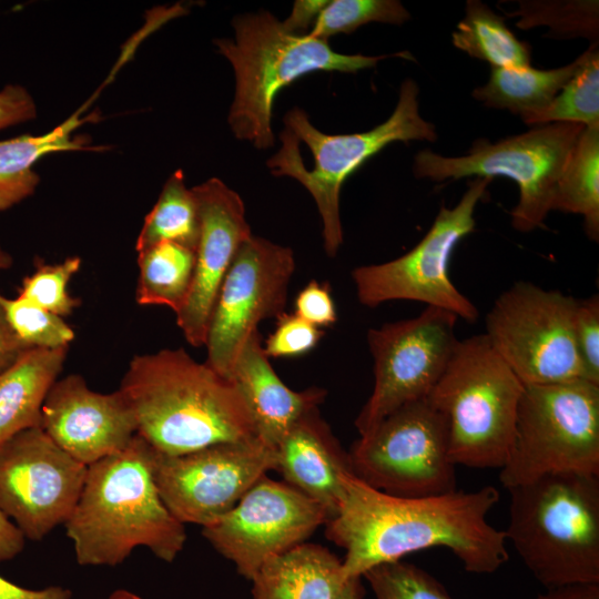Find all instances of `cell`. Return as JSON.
Segmentation results:
<instances>
[{
  "label": "cell",
  "instance_id": "6",
  "mask_svg": "<svg viewBox=\"0 0 599 599\" xmlns=\"http://www.w3.org/2000/svg\"><path fill=\"white\" fill-rule=\"evenodd\" d=\"M418 94L417 83L406 79L392 115L361 133L327 134L311 123L304 110L294 108L286 113L282 146L266 164L273 175L295 179L313 196L328 256L334 257L343 243L339 193L347 177L393 142L437 140L434 124L419 113Z\"/></svg>",
  "mask_w": 599,
  "mask_h": 599
},
{
  "label": "cell",
  "instance_id": "19",
  "mask_svg": "<svg viewBox=\"0 0 599 599\" xmlns=\"http://www.w3.org/2000/svg\"><path fill=\"white\" fill-rule=\"evenodd\" d=\"M40 427L85 466L121 451L138 434L134 412L122 392H94L78 374L53 384L42 407Z\"/></svg>",
  "mask_w": 599,
  "mask_h": 599
},
{
  "label": "cell",
  "instance_id": "17",
  "mask_svg": "<svg viewBox=\"0 0 599 599\" xmlns=\"http://www.w3.org/2000/svg\"><path fill=\"white\" fill-rule=\"evenodd\" d=\"M327 521L318 502L264 475L233 508L202 527V535L252 580L267 560L303 544Z\"/></svg>",
  "mask_w": 599,
  "mask_h": 599
},
{
  "label": "cell",
  "instance_id": "34",
  "mask_svg": "<svg viewBox=\"0 0 599 599\" xmlns=\"http://www.w3.org/2000/svg\"><path fill=\"white\" fill-rule=\"evenodd\" d=\"M81 258L70 256L58 263L35 262V270L22 280L18 296L64 318L81 304L70 295L68 285L80 268Z\"/></svg>",
  "mask_w": 599,
  "mask_h": 599
},
{
  "label": "cell",
  "instance_id": "12",
  "mask_svg": "<svg viewBox=\"0 0 599 599\" xmlns=\"http://www.w3.org/2000/svg\"><path fill=\"white\" fill-rule=\"evenodd\" d=\"M491 177H477L454 207H440L424 237L404 255L352 271L359 303L374 308L389 301H415L474 323L476 305L453 283L448 265L457 244L475 229V210Z\"/></svg>",
  "mask_w": 599,
  "mask_h": 599
},
{
  "label": "cell",
  "instance_id": "13",
  "mask_svg": "<svg viewBox=\"0 0 599 599\" xmlns=\"http://www.w3.org/2000/svg\"><path fill=\"white\" fill-rule=\"evenodd\" d=\"M458 317L426 306L417 316L370 328L374 388L355 419L359 436L405 404L429 396L459 341Z\"/></svg>",
  "mask_w": 599,
  "mask_h": 599
},
{
  "label": "cell",
  "instance_id": "27",
  "mask_svg": "<svg viewBox=\"0 0 599 599\" xmlns=\"http://www.w3.org/2000/svg\"><path fill=\"white\" fill-rule=\"evenodd\" d=\"M580 214L587 236L599 240V128L579 135L557 182L551 211Z\"/></svg>",
  "mask_w": 599,
  "mask_h": 599
},
{
  "label": "cell",
  "instance_id": "1",
  "mask_svg": "<svg viewBox=\"0 0 599 599\" xmlns=\"http://www.w3.org/2000/svg\"><path fill=\"white\" fill-rule=\"evenodd\" d=\"M344 486L341 508L326 522V537L346 550L342 560L346 580L434 547L447 548L474 573H491L509 559L505 531L487 519L499 501L493 486L399 497L370 487L353 473L345 476Z\"/></svg>",
  "mask_w": 599,
  "mask_h": 599
},
{
  "label": "cell",
  "instance_id": "33",
  "mask_svg": "<svg viewBox=\"0 0 599 599\" xmlns=\"http://www.w3.org/2000/svg\"><path fill=\"white\" fill-rule=\"evenodd\" d=\"M0 304L13 333L28 348L69 347L75 337L62 317L26 298L0 293Z\"/></svg>",
  "mask_w": 599,
  "mask_h": 599
},
{
  "label": "cell",
  "instance_id": "38",
  "mask_svg": "<svg viewBox=\"0 0 599 599\" xmlns=\"http://www.w3.org/2000/svg\"><path fill=\"white\" fill-rule=\"evenodd\" d=\"M294 307V314L318 328L332 326L337 321L336 307L326 283L309 282L297 294Z\"/></svg>",
  "mask_w": 599,
  "mask_h": 599
},
{
  "label": "cell",
  "instance_id": "32",
  "mask_svg": "<svg viewBox=\"0 0 599 599\" xmlns=\"http://www.w3.org/2000/svg\"><path fill=\"white\" fill-rule=\"evenodd\" d=\"M410 19L396 0H333L323 9L308 35L322 40L339 33H352L370 22L403 24Z\"/></svg>",
  "mask_w": 599,
  "mask_h": 599
},
{
  "label": "cell",
  "instance_id": "5",
  "mask_svg": "<svg viewBox=\"0 0 599 599\" xmlns=\"http://www.w3.org/2000/svg\"><path fill=\"white\" fill-rule=\"evenodd\" d=\"M232 24L234 39L214 40L235 74L227 122L236 139L260 150L274 144L273 104L284 87L313 71L355 73L389 57L338 53L327 40L290 33L267 11L237 16Z\"/></svg>",
  "mask_w": 599,
  "mask_h": 599
},
{
  "label": "cell",
  "instance_id": "8",
  "mask_svg": "<svg viewBox=\"0 0 599 599\" xmlns=\"http://www.w3.org/2000/svg\"><path fill=\"white\" fill-rule=\"evenodd\" d=\"M499 470L506 489L550 474L599 475V386L585 379L525 386Z\"/></svg>",
  "mask_w": 599,
  "mask_h": 599
},
{
  "label": "cell",
  "instance_id": "26",
  "mask_svg": "<svg viewBox=\"0 0 599 599\" xmlns=\"http://www.w3.org/2000/svg\"><path fill=\"white\" fill-rule=\"evenodd\" d=\"M138 266L136 303L165 306L179 313L191 290L195 251L174 242H162L139 252Z\"/></svg>",
  "mask_w": 599,
  "mask_h": 599
},
{
  "label": "cell",
  "instance_id": "7",
  "mask_svg": "<svg viewBox=\"0 0 599 599\" xmlns=\"http://www.w3.org/2000/svg\"><path fill=\"white\" fill-rule=\"evenodd\" d=\"M525 385L485 334L458 341L428 396L446 422L455 465L477 469L505 464Z\"/></svg>",
  "mask_w": 599,
  "mask_h": 599
},
{
  "label": "cell",
  "instance_id": "37",
  "mask_svg": "<svg viewBox=\"0 0 599 599\" xmlns=\"http://www.w3.org/2000/svg\"><path fill=\"white\" fill-rule=\"evenodd\" d=\"M323 335L324 331L296 314L284 313L263 348L268 358L301 356L312 351Z\"/></svg>",
  "mask_w": 599,
  "mask_h": 599
},
{
  "label": "cell",
  "instance_id": "43",
  "mask_svg": "<svg viewBox=\"0 0 599 599\" xmlns=\"http://www.w3.org/2000/svg\"><path fill=\"white\" fill-rule=\"evenodd\" d=\"M24 547V536L18 527L0 511V562L19 555Z\"/></svg>",
  "mask_w": 599,
  "mask_h": 599
},
{
  "label": "cell",
  "instance_id": "31",
  "mask_svg": "<svg viewBox=\"0 0 599 599\" xmlns=\"http://www.w3.org/2000/svg\"><path fill=\"white\" fill-rule=\"evenodd\" d=\"M518 10L509 17H518L519 29L547 26L551 38L586 37L598 39V1H518Z\"/></svg>",
  "mask_w": 599,
  "mask_h": 599
},
{
  "label": "cell",
  "instance_id": "16",
  "mask_svg": "<svg viewBox=\"0 0 599 599\" xmlns=\"http://www.w3.org/2000/svg\"><path fill=\"white\" fill-rule=\"evenodd\" d=\"M87 471L41 427L23 430L0 447V511L24 538L42 540L69 519Z\"/></svg>",
  "mask_w": 599,
  "mask_h": 599
},
{
  "label": "cell",
  "instance_id": "36",
  "mask_svg": "<svg viewBox=\"0 0 599 599\" xmlns=\"http://www.w3.org/2000/svg\"><path fill=\"white\" fill-rule=\"evenodd\" d=\"M573 336L582 379L599 386V296L577 300Z\"/></svg>",
  "mask_w": 599,
  "mask_h": 599
},
{
  "label": "cell",
  "instance_id": "47",
  "mask_svg": "<svg viewBox=\"0 0 599 599\" xmlns=\"http://www.w3.org/2000/svg\"><path fill=\"white\" fill-rule=\"evenodd\" d=\"M108 599H142L140 596L125 589H118L113 591Z\"/></svg>",
  "mask_w": 599,
  "mask_h": 599
},
{
  "label": "cell",
  "instance_id": "44",
  "mask_svg": "<svg viewBox=\"0 0 599 599\" xmlns=\"http://www.w3.org/2000/svg\"><path fill=\"white\" fill-rule=\"evenodd\" d=\"M536 599H599V585L578 583L548 589Z\"/></svg>",
  "mask_w": 599,
  "mask_h": 599
},
{
  "label": "cell",
  "instance_id": "24",
  "mask_svg": "<svg viewBox=\"0 0 599 599\" xmlns=\"http://www.w3.org/2000/svg\"><path fill=\"white\" fill-rule=\"evenodd\" d=\"M78 110L64 122L40 135H20L0 141V211H7L31 196L40 176L34 164L44 155L55 152L95 150L89 140L74 135L77 128L94 119L95 114L81 118Z\"/></svg>",
  "mask_w": 599,
  "mask_h": 599
},
{
  "label": "cell",
  "instance_id": "23",
  "mask_svg": "<svg viewBox=\"0 0 599 599\" xmlns=\"http://www.w3.org/2000/svg\"><path fill=\"white\" fill-rule=\"evenodd\" d=\"M69 347L29 348L0 373V447L41 426L42 407L62 372Z\"/></svg>",
  "mask_w": 599,
  "mask_h": 599
},
{
  "label": "cell",
  "instance_id": "41",
  "mask_svg": "<svg viewBox=\"0 0 599 599\" xmlns=\"http://www.w3.org/2000/svg\"><path fill=\"white\" fill-rule=\"evenodd\" d=\"M69 589L60 586H50L33 590L12 583L0 576V599H71Z\"/></svg>",
  "mask_w": 599,
  "mask_h": 599
},
{
  "label": "cell",
  "instance_id": "18",
  "mask_svg": "<svg viewBox=\"0 0 599 599\" xmlns=\"http://www.w3.org/2000/svg\"><path fill=\"white\" fill-rule=\"evenodd\" d=\"M200 215V236L189 296L175 314L184 338L205 346L214 305L240 246L251 235L245 205L237 192L212 177L194 187Z\"/></svg>",
  "mask_w": 599,
  "mask_h": 599
},
{
  "label": "cell",
  "instance_id": "9",
  "mask_svg": "<svg viewBox=\"0 0 599 599\" xmlns=\"http://www.w3.org/2000/svg\"><path fill=\"white\" fill-rule=\"evenodd\" d=\"M583 129L578 123H549L497 143L478 139L461 156L423 150L414 158V175L434 182L506 176L519 187V201L510 212L511 225L530 232L545 226L557 182Z\"/></svg>",
  "mask_w": 599,
  "mask_h": 599
},
{
  "label": "cell",
  "instance_id": "3",
  "mask_svg": "<svg viewBox=\"0 0 599 599\" xmlns=\"http://www.w3.org/2000/svg\"><path fill=\"white\" fill-rule=\"evenodd\" d=\"M155 450L138 434L129 445L88 466L78 502L65 521L81 566H118L136 547L171 562L185 528L166 508L154 480Z\"/></svg>",
  "mask_w": 599,
  "mask_h": 599
},
{
  "label": "cell",
  "instance_id": "25",
  "mask_svg": "<svg viewBox=\"0 0 599 599\" xmlns=\"http://www.w3.org/2000/svg\"><path fill=\"white\" fill-rule=\"evenodd\" d=\"M579 55L571 63L551 70L525 68H491L487 83L473 91L484 105L508 110L515 114L536 112L547 106L576 73Z\"/></svg>",
  "mask_w": 599,
  "mask_h": 599
},
{
  "label": "cell",
  "instance_id": "21",
  "mask_svg": "<svg viewBox=\"0 0 599 599\" xmlns=\"http://www.w3.org/2000/svg\"><path fill=\"white\" fill-rule=\"evenodd\" d=\"M230 380L247 405L256 436L272 447L295 422L318 408L326 397L324 388L296 392L287 387L271 365L258 331L244 344Z\"/></svg>",
  "mask_w": 599,
  "mask_h": 599
},
{
  "label": "cell",
  "instance_id": "10",
  "mask_svg": "<svg viewBox=\"0 0 599 599\" xmlns=\"http://www.w3.org/2000/svg\"><path fill=\"white\" fill-rule=\"evenodd\" d=\"M353 474L370 487L399 497L456 490L447 426L428 397L397 408L352 445Z\"/></svg>",
  "mask_w": 599,
  "mask_h": 599
},
{
  "label": "cell",
  "instance_id": "46",
  "mask_svg": "<svg viewBox=\"0 0 599 599\" xmlns=\"http://www.w3.org/2000/svg\"><path fill=\"white\" fill-rule=\"evenodd\" d=\"M12 264V256L2 247L0 243V272L10 268Z\"/></svg>",
  "mask_w": 599,
  "mask_h": 599
},
{
  "label": "cell",
  "instance_id": "30",
  "mask_svg": "<svg viewBox=\"0 0 599 599\" xmlns=\"http://www.w3.org/2000/svg\"><path fill=\"white\" fill-rule=\"evenodd\" d=\"M529 125L578 123L599 128V50L592 43L581 54L576 73L544 109L520 115Z\"/></svg>",
  "mask_w": 599,
  "mask_h": 599
},
{
  "label": "cell",
  "instance_id": "15",
  "mask_svg": "<svg viewBox=\"0 0 599 599\" xmlns=\"http://www.w3.org/2000/svg\"><path fill=\"white\" fill-rule=\"evenodd\" d=\"M275 469V447L255 437L179 456L155 451L153 471L169 511L183 525L205 527L233 508L267 471Z\"/></svg>",
  "mask_w": 599,
  "mask_h": 599
},
{
  "label": "cell",
  "instance_id": "20",
  "mask_svg": "<svg viewBox=\"0 0 599 599\" xmlns=\"http://www.w3.org/2000/svg\"><path fill=\"white\" fill-rule=\"evenodd\" d=\"M276 469L334 518L344 499V478L353 473L349 455L314 408L295 422L275 446Z\"/></svg>",
  "mask_w": 599,
  "mask_h": 599
},
{
  "label": "cell",
  "instance_id": "4",
  "mask_svg": "<svg viewBox=\"0 0 599 599\" xmlns=\"http://www.w3.org/2000/svg\"><path fill=\"white\" fill-rule=\"evenodd\" d=\"M507 541L548 590L599 585V475L559 473L508 489Z\"/></svg>",
  "mask_w": 599,
  "mask_h": 599
},
{
  "label": "cell",
  "instance_id": "11",
  "mask_svg": "<svg viewBox=\"0 0 599 599\" xmlns=\"http://www.w3.org/2000/svg\"><path fill=\"white\" fill-rule=\"evenodd\" d=\"M576 302L525 281L495 300L484 334L525 386L582 379L573 336Z\"/></svg>",
  "mask_w": 599,
  "mask_h": 599
},
{
  "label": "cell",
  "instance_id": "22",
  "mask_svg": "<svg viewBox=\"0 0 599 599\" xmlns=\"http://www.w3.org/2000/svg\"><path fill=\"white\" fill-rule=\"evenodd\" d=\"M348 580L335 555L303 542L267 560L252 579V593L254 599H338Z\"/></svg>",
  "mask_w": 599,
  "mask_h": 599
},
{
  "label": "cell",
  "instance_id": "29",
  "mask_svg": "<svg viewBox=\"0 0 599 599\" xmlns=\"http://www.w3.org/2000/svg\"><path fill=\"white\" fill-rule=\"evenodd\" d=\"M200 236V215L192 189L185 185L182 170L165 182L162 192L145 215L135 243L136 253L162 242H174L196 250Z\"/></svg>",
  "mask_w": 599,
  "mask_h": 599
},
{
  "label": "cell",
  "instance_id": "42",
  "mask_svg": "<svg viewBox=\"0 0 599 599\" xmlns=\"http://www.w3.org/2000/svg\"><path fill=\"white\" fill-rule=\"evenodd\" d=\"M26 349L29 348L13 333L0 304V373L10 367Z\"/></svg>",
  "mask_w": 599,
  "mask_h": 599
},
{
  "label": "cell",
  "instance_id": "28",
  "mask_svg": "<svg viewBox=\"0 0 599 599\" xmlns=\"http://www.w3.org/2000/svg\"><path fill=\"white\" fill-rule=\"evenodd\" d=\"M453 44L491 68L530 67L531 48L507 28L504 17L478 0H468L466 13L451 33Z\"/></svg>",
  "mask_w": 599,
  "mask_h": 599
},
{
  "label": "cell",
  "instance_id": "14",
  "mask_svg": "<svg viewBox=\"0 0 599 599\" xmlns=\"http://www.w3.org/2000/svg\"><path fill=\"white\" fill-rule=\"evenodd\" d=\"M294 271L291 247L254 235L242 243L220 288L205 342V363L221 376L230 379L262 321L285 313Z\"/></svg>",
  "mask_w": 599,
  "mask_h": 599
},
{
  "label": "cell",
  "instance_id": "45",
  "mask_svg": "<svg viewBox=\"0 0 599 599\" xmlns=\"http://www.w3.org/2000/svg\"><path fill=\"white\" fill-rule=\"evenodd\" d=\"M364 588L361 578H352L347 581L338 599H363Z\"/></svg>",
  "mask_w": 599,
  "mask_h": 599
},
{
  "label": "cell",
  "instance_id": "39",
  "mask_svg": "<svg viewBox=\"0 0 599 599\" xmlns=\"http://www.w3.org/2000/svg\"><path fill=\"white\" fill-rule=\"evenodd\" d=\"M37 108L31 94L19 84L0 90V130L33 120Z\"/></svg>",
  "mask_w": 599,
  "mask_h": 599
},
{
  "label": "cell",
  "instance_id": "35",
  "mask_svg": "<svg viewBox=\"0 0 599 599\" xmlns=\"http://www.w3.org/2000/svg\"><path fill=\"white\" fill-rule=\"evenodd\" d=\"M363 576L376 599H454L427 571L402 560L375 566Z\"/></svg>",
  "mask_w": 599,
  "mask_h": 599
},
{
  "label": "cell",
  "instance_id": "40",
  "mask_svg": "<svg viewBox=\"0 0 599 599\" xmlns=\"http://www.w3.org/2000/svg\"><path fill=\"white\" fill-rule=\"evenodd\" d=\"M326 0H297L290 16L282 22L284 29L292 34L305 35L313 28L318 16L327 6Z\"/></svg>",
  "mask_w": 599,
  "mask_h": 599
},
{
  "label": "cell",
  "instance_id": "2",
  "mask_svg": "<svg viewBox=\"0 0 599 599\" xmlns=\"http://www.w3.org/2000/svg\"><path fill=\"white\" fill-rule=\"evenodd\" d=\"M119 389L134 412L138 435L161 455L257 437L235 385L183 348L135 355Z\"/></svg>",
  "mask_w": 599,
  "mask_h": 599
}]
</instances>
